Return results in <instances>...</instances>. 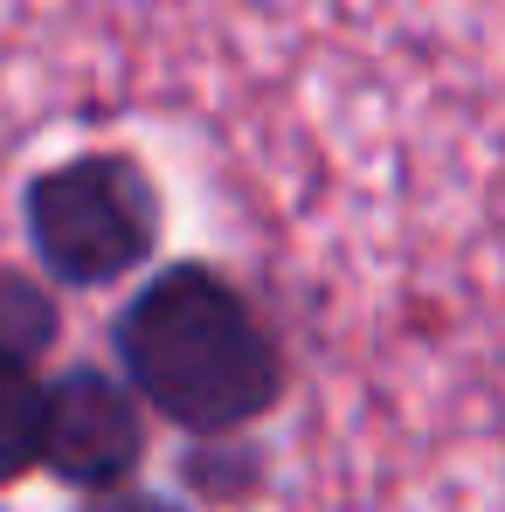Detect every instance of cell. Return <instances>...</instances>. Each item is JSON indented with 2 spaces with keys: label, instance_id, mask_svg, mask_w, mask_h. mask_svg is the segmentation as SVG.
I'll return each instance as SVG.
<instances>
[{
  "label": "cell",
  "instance_id": "cell-1",
  "mask_svg": "<svg viewBox=\"0 0 505 512\" xmlns=\"http://www.w3.org/2000/svg\"><path fill=\"white\" fill-rule=\"evenodd\" d=\"M125 388L187 436H243L284 395V353L243 284L208 263H167L111 326Z\"/></svg>",
  "mask_w": 505,
  "mask_h": 512
},
{
  "label": "cell",
  "instance_id": "cell-2",
  "mask_svg": "<svg viewBox=\"0 0 505 512\" xmlns=\"http://www.w3.org/2000/svg\"><path fill=\"white\" fill-rule=\"evenodd\" d=\"M21 222L42 270L70 291L118 284L160 243V187L132 153H77L21 187Z\"/></svg>",
  "mask_w": 505,
  "mask_h": 512
},
{
  "label": "cell",
  "instance_id": "cell-3",
  "mask_svg": "<svg viewBox=\"0 0 505 512\" xmlns=\"http://www.w3.org/2000/svg\"><path fill=\"white\" fill-rule=\"evenodd\" d=\"M146 464V402L111 367H63L42 381V471L70 492H118Z\"/></svg>",
  "mask_w": 505,
  "mask_h": 512
},
{
  "label": "cell",
  "instance_id": "cell-4",
  "mask_svg": "<svg viewBox=\"0 0 505 512\" xmlns=\"http://www.w3.org/2000/svg\"><path fill=\"white\" fill-rule=\"evenodd\" d=\"M42 471V374L0 360V492Z\"/></svg>",
  "mask_w": 505,
  "mask_h": 512
},
{
  "label": "cell",
  "instance_id": "cell-5",
  "mask_svg": "<svg viewBox=\"0 0 505 512\" xmlns=\"http://www.w3.org/2000/svg\"><path fill=\"white\" fill-rule=\"evenodd\" d=\"M187 492L201 506H243L263 492V450L250 436H201L187 450Z\"/></svg>",
  "mask_w": 505,
  "mask_h": 512
},
{
  "label": "cell",
  "instance_id": "cell-6",
  "mask_svg": "<svg viewBox=\"0 0 505 512\" xmlns=\"http://www.w3.org/2000/svg\"><path fill=\"white\" fill-rule=\"evenodd\" d=\"M56 333H63L56 298H49L35 277H21V270H7V263H0V360L42 367V360H49V346H56Z\"/></svg>",
  "mask_w": 505,
  "mask_h": 512
},
{
  "label": "cell",
  "instance_id": "cell-7",
  "mask_svg": "<svg viewBox=\"0 0 505 512\" xmlns=\"http://www.w3.org/2000/svg\"><path fill=\"white\" fill-rule=\"evenodd\" d=\"M84 512H187V506H173L167 492H139V485H118V492H97Z\"/></svg>",
  "mask_w": 505,
  "mask_h": 512
}]
</instances>
